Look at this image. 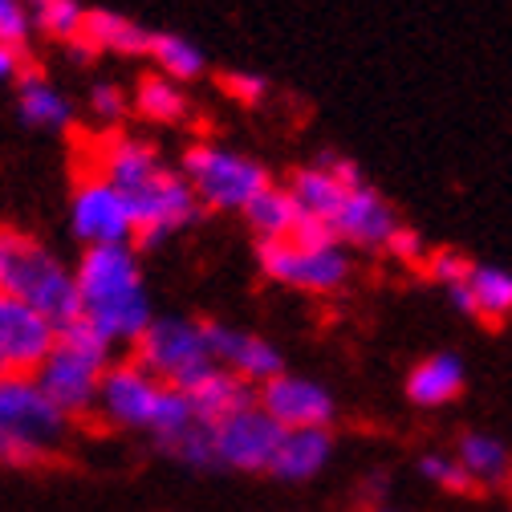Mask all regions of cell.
<instances>
[{"label":"cell","instance_id":"1","mask_svg":"<svg viewBox=\"0 0 512 512\" xmlns=\"http://www.w3.org/2000/svg\"><path fill=\"white\" fill-rule=\"evenodd\" d=\"M78 289V322H86L106 346L114 342H139L151 326V297L143 285V265L122 248H86L74 269Z\"/></svg>","mask_w":512,"mask_h":512},{"label":"cell","instance_id":"2","mask_svg":"<svg viewBox=\"0 0 512 512\" xmlns=\"http://www.w3.org/2000/svg\"><path fill=\"white\" fill-rule=\"evenodd\" d=\"M70 443V419L33 382V374H0V464L37 468Z\"/></svg>","mask_w":512,"mask_h":512},{"label":"cell","instance_id":"3","mask_svg":"<svg viewBox=\"0 0 512 512\" xmlns=\"http://www.w3.org/2000/svg\"><path fill=\"white\" fill-rule=\"evenodd\" d=\"M106 370H110V346L86 322H70L57 330L49 354L33 370V382L41 387V395L74 423L78 415H90L98 407Z\"/></svg>","mask_w":512,"mask_h":512},{"label":"cell","instance_id":"4","mask_svg":"<svg viewBox=\"0 0 512 512\" xmlns=\"http://www.w3.org/2000/svg\"><path fill=\"white\" fill-rule=\"evenodd\" d=\"M5 293L29 305L37 317L53 330L78 322V289H74V269L66 261L33 240L13 236L9 248V269H5Z\"/></svg>","mask_w":512,"mask_h":512},{"label":"cell","instance_id":"5","mask_svg":"<svg viewBox=\"0 0 512 512\" xmlns=\"http://www.w3.org/2000/svg\"><path fill=\"white\" fill-rule=\"evenodd\" d=\"M183 179H187L200 208H220V212H244L273 183L269 171L252 155H240V151L220 147V143L187 147Z\"/></svg>","mask_w":512,"mask_h":512},{"label":"cell","instance_id":"6","mask_svg":"<svg viewBox=\"0 0 512 512\" xmlns=\"http://www.w3.org/2000/svg\"><path fill=\"white\" fill-rule=\"evenodd\" d=\"M135 346H139V366L171 391L196 387L216 366L204 322H191V317H151V326Z\"/></svg>","mask_w":512,"mask_h":512},{"label":"cell","instance_id":"7","mask_svg":"<svg viewBox=\"0 0 512 512\" xmlns=\"http://www.w3.org/2000/svg\"><path fill=\"white\" fill-rule=\"evenodd\" d=\"M261 269L301 293H338L354 265L350 252L334 244H297V240H261Z\"/></svg>","mask_w":512,"mask_h":512},{"label":"cell","instance_id":"8","mask_svg":"<svg viewBox=\"0 0 512 512\" xmlns=\"http://www.w3.org/2000/svg\"><path fill=\"white\" fill-rule=\"evenodd\" d=\"M126 204H131V216H135V236L147 240V244H159L167 240L171 232L187 228L191 220L200 216V204L191 196V187L179 171L171 167H155L143 183H135L131 191H122Z\"/></svg>","mask_w":512,"mask_h":512},{"label":"cell","instance_id":"9","mask_svg":"<svg viewBox=\"0 0 512 512\" xmlns=\"http://www.w3.org/2000/svg\"><path fill=\"white\" fill-rule=\"evenodd\" d=\"M70 228L86 248H122L135 240V216L126 196L98 171L82 175L70 200Z\"/></svg>","mask_w":512,"mask_h":512},{"label":"cell","instance_id":"10","mask_svg":"<svg viewBox=\"0 0 512 512\" xmlns=\"http://www.w3.org/2000/svg\"><path fill=\"white\" fill-rule=\"evenodd\" d=\"M167 395H171V387L151 378L139 362H122V366L106 370L94 411L110 427H122V431H155V423L167 407Z\"/></svg>","mask_w":512,"mask_h":512},{"label":"cell","instance_id":"11","mask_svg":"<svg viewBox=\"0 0 512 512\" xmlns=\"http://www.w3.org/2000/svg\"><path fill=\"white\" fill-rule=\"evenodd\" d=\"M256 407H261L281 431H309V427H326L334 423L338 407L334 395L322 387L317 378L305 374H289L281 370L277 378H269L261 391H256Z\"/></svg>","mask_w":512,"mask_h":512},{"label":"cell","instance_id":"12","mask_svg":"<svg viewBox=\"0 0 512 512\" xmlns=\"http://www.w3.org/2000/svg\"><path fill=\"white\" fill-rule=\"evenodd\" d=\"M281 435L285 431L261 407L236 411L212 427V460L232 472H269Z\"/></svg>","mask_w":512,"mask_h":512},{"label":"cell","instance_id":"13","mask_svg":"<svg viewBox=\"0 0 512 512\" xmlns=\"http://www.w3.org/2000/svg\"><path fill=\"white\" fill-rule=\"evenodd\" d=\"M57 330L29 305L0 289V374H33L49 354Z\"/></svg>","mask_w":512,"mask_h":512},{"label":"cell","instance_id":"14","mask_svg":"<svg viewBox=\"0 0 512 512\" xmlns=\"http://www.w3.org/2000/svg\"><path fill=\"white\" fill-rule=\"evenodd\" d=\"M204 334H208V350H212V362L228 374H236L240 382H265L277 378L285 370V358L281 350L261 338V334H248V330H236V326H220V322H204Z\"/></svg>","mask_w":512,"mask_h":512},{"label":"cell","instance_id":"15","mask_svg":"<svg viewBox=\"0 0 512 512\" xmlns=\"http://www.w3.org/2000/svg\"><path fill=\"white\" fill-rule=\"evenodd\" d=\"M395 228H399L395 208L382 200L370 183L346 187L338 212L330 216L334 240L338 244H354V248H387V240H391Z\"/></svg>","mask_w":512,"mask_h":512},{"label":"cell","instance_id":"16","mask_svg":"<svg viewBox=\"0 0 512 512\" xmlns=\"http://www.w3.org/2000/svg\"><path fill=\"white\" fill-rule=\"evenodd\" d=\"M456 301V309H464L468 317H480L488 326H500L504 317H512V273L496 269V265H472L464 285L447 289Z\"/></svg>","mask_w":512,"mask_h":512},{"label":"cell","instance_id":"17","mask_svg":"<svg viewBox=\"0 0 512 512\" xmlns=\"http://www.w3.org/2000/svg\"><path fill=\"white\" fill-rule=\"evenodd\" d=\"M334 456V435L326 427H309V431H285L277 443V456L269 464V476L285 480V484H301L313 480Z\"/></svg>","mask_w":512,"mask_h":512},{"label":"cell","instance_id":"18","mask_svg":"<svg viewBox=\"0 0 512 512\" xmlns=\"http://www.w3.org/2000/svg\"><path fill=\"white\" fill-rule=\"evenodd\" d=\"M179 395H187L191 411H196L208 427H216L220 419H228V415H236V411L256 407V391L248 387V382H240L236 374L220 370V366H212V370L196 382V387H187V391H179Z\"/></svg>","mask_w":512,"mask_h":512},{"label":"cell","instance_id":"19","mask_svg":"<svg viewBox=\"0 0 512 512\" xmlns=\"http://www.w3.org/2000/svg\"><path fill=\"white\" fill-rule=\"evenodd\" d=\"M464 382H468L464 362H460L456 354L439 350V354L423 358V362L407 374V399L419 403V407H443V403H452V399L464 391Z\"/></svg>","mask_w":512,"mask_h":512},{"label":"cell","instance_id":"20","mask_svg":"<svg viewBox=\"0 0 512 512\" xmlns=\"http://www.w3.org/2000/svg\"><path fill=\"white\" fill-rule=\"evenodd\" d=\"M362 183H366V179H362ZM346 187H354V183H342L334 171H326L322 163H313V167L293 171L289 196L297 200V208H301L305 216L322 220V224L330 228V216L338 212V204H342V196H346Z\"/></svg>","mask_w":512,"mask_h":512},{"label":"cell","instance_id":"21","mask_svg":"<svg viewBox=\"0 0 512 512\" xmlns=\"http://www.w3.org/2000/svg\"><path fill=\"white\" fill-rule=\"evenodd\" d=\"M456 464L464 468V476L472 480V488L512 480V452H508V447L496 435H488V431H468L460 439Z\"/></svg>","mask_w":512,"mask_h":512},{"label":"cell","instance_id":"22","mask_svg":"<svg viewBox=\"0 0 512 512\" xmlns=\"http://www.w3.org/2000/svg\"><path fill=\"white\" fill-rule=\"evenodd\" d=\"M301 208H297V200L289 196V187H277V183H269L261 196H256L248 208H244V220L252 224V232L261 236V240H289L293 232H297V224H301Z\"/></svg>","mask_w":512,"mask_h":512},{"label":"cell","instance_id":"23","mask_svg":"<svg viewBox=\"0 0 512 512\" xmlns=\"http://www.w3.org/2000/svg\"><path fill=\"white\" fill-rule=\"evenodd\" d=\"M17 106H21L25 122L41 126V131H61V126H70V118H74L70 98L41 74H25L17 82Z\"/></svg>","mask_w":512,"mask_h":512},{"label":"cell","instance_id":"24","mask_svg":"<svg viewBox=\"0 0 512 512\" xmlns=\"http://www.w3.org/2000/svg\"><path fill=\"white\" fill-rule=\"evenodd\" d=\"M82 41L90 49H110V53H147L151 33L114 9H90L82 25Z\"/></svg>","mask_w":512,"mask_h":512},{"label":"cell","instance_id":"25","mask_svg":"<svg viewBox=\"0 0 512 512\" xmlns=\"http://www.w3.org/2000/svg\"><path fill=\"white\" fill-rule=\"evenodd\" d=\"M147 53L155 57L159 74H163V78H171L175 86L204 74V53H200V45H191V41H187V37H179V33H151Z\"/></svg>","mask_w":512,"mask_h":512},{"label":"cell","instance_id":"26","mask_svg":"<svg viewBox=\"0 0 512 512\" xmlns=\"http://www.w3.org/2000/svg\"><path fill=\"white\" fill-rule=\"evenodd\" d=\"M135 106H139V114L151 118V122H179V118L187 114V94H183L171 78L151 74V78L139 82Z\"/></svg>","mask_w":512,"mask_h":512},{"label":"cell","instance_id":"27","mask_svg":"<svg viewBox=\"0 0 512 512\" xmlns=\"http://www.w3.org/2000/svg\"><path fill=\"white\" fill-rule=\"evenodd\" d=\"M33 29H41L45 37L57 41H82V25H86V9L74 0H45V5L29 9Z\"/></svg>","mask_w":512,"mask_h":512},{"label":"cell","instance_id":"28","mask_svg":"<svg viewBox=\"0 0 512 512\" xmlns=\"http://www.w3.org/2000/svg\"><path fill=\"white\" fill-rule=\"evenodd\" d=\"M468 269H472V261H468L464 252H456V248H435V252H427V273H431L439 285H447V289L464 285Z\"/></svg>","mask_w":512,"mask_h":512},{"label":"cell","instance_id":"29","mask_svg":"<svg viewBox=\"0 0 512 512\" xmlns=\"http://www.w3.org/2000/svg\"><path fill=\"white\" fill-rule=\"evenodd\" d=\"M33 33V17L25 5H17V0H0V45H9L21 53V45L29 41Z\"/></svg>","mask_w":512,"mask_h":512},{"label":"cell","instance_id":"30","mask_svg":"<svg viewBox=\"0 0 512 512\" xmlns=\"http://www.w3.org/2000/svg\"><path fill=\"white\" fill-rule=\"evenodd\" d=\"M419 472H423L431 484L447 488V492H468V488H472V480L464 476V468H460L456 460H447V456H423V460H419Z\"/></svg>","mask_w":512,"mask_h":512},{"label":"cell","instance_id":"31","mask_svg":"<svg viewBox=\"0 0 512 512\" xmlns=\"http://www.w3.org/2000/svg\"><path fill=\"white\" fill-rule=\"evenodd\" d=\"M90 110H94V118H102V122H118V118L126 114V94H122L118 86L102 82V86L90 90Z\"/></svg>","mask_w":512,"mask_h":512},{"label":"cell","instance_id":"32","mask_svg":"<svg viewBox=\"0 0 512 512\" xmlns=\"http://www.w3.org/2000/svg\"><path fill=\"white\" fill-rule=\"evenodd\" d=\"M387 252H391V256H399L403 265H419V261H427V244H423V236H419V232H411V228H403V224L391 232Z\"/></svg>","mask_w":512,"mask_h":512},{"label":"cell","instance_id":"33","mask_svg":"<svg viewBox=\"0 0 512 512\" xmlns=\"http://www.w3.org/2000/svg\"><path fill=\"white\" fill-rule=\"evenodd\" d=\"M224 90H228L232 98H240V102H261V98H265V90H269V82H265L261 74L232 70V74H224Z\"/></svg>","mask_w":512,"mask_h":512},{"label":"cell","instance_id":"34","mask_svg":"<svg viewBox=\"0 0 512 512\" xmlns=\"http://www.w3.org/2000/svg\"><path fill=\"white\" fill-rule=\"evenodd\" d=\"M17 70H21V53H17V49H9V45H0V82L13 78Z\"/></svg>","mask_w":512,"mask_h":512},{"label":"cell","instance_id":"35","mask_svg":"<svg viewBox=\"0 0 512 512\" xmlns=\"http://www.w3.org/2000/svg\"><path fill=\"white\" fill-rule=\"evenodd\" d=\"M9 248H13V236L0 232V289H5V269H9Z\"/></svg>","mask_w":512,"mask_h":512},{"label":"cell","instance_id":"36","mask_svg":"<svg viewBox=\"0 0 512 512\" xmlns=\"http://www.w3.org/2000/svg\"><path fill=\"white\" fill-rule=\"evenodd\" d=\"M374 512H391V508H374Z\"/></svg>","mask_w":512,"mask_h":512}]
</instances>
